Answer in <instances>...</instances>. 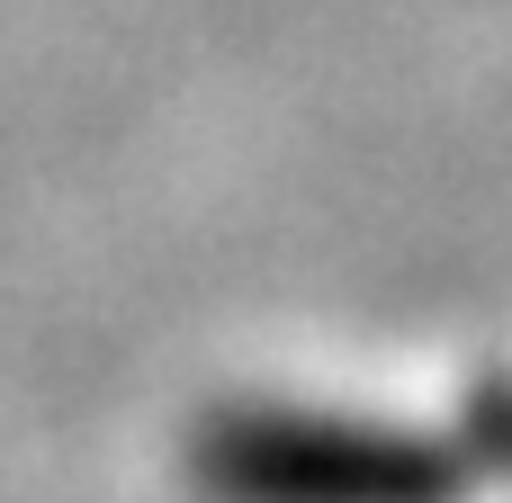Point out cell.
Returning <instances> with one entry per match:
<instances>
[{"instance_id": "obj_1", "label": "cell", "mask_w": 512, "mask_h": 503, "mask_svg": "<svg viewBox=\"0 0 512 503\" xmlns=\"http://www.w3.org/2000/svg\"><path fill=\"white\" fill-rule=\"evenodd\" d=\"M477 477V450L369 414L225 405L189 441L198 503H468Z\"/></svg>"}]
</instances>
